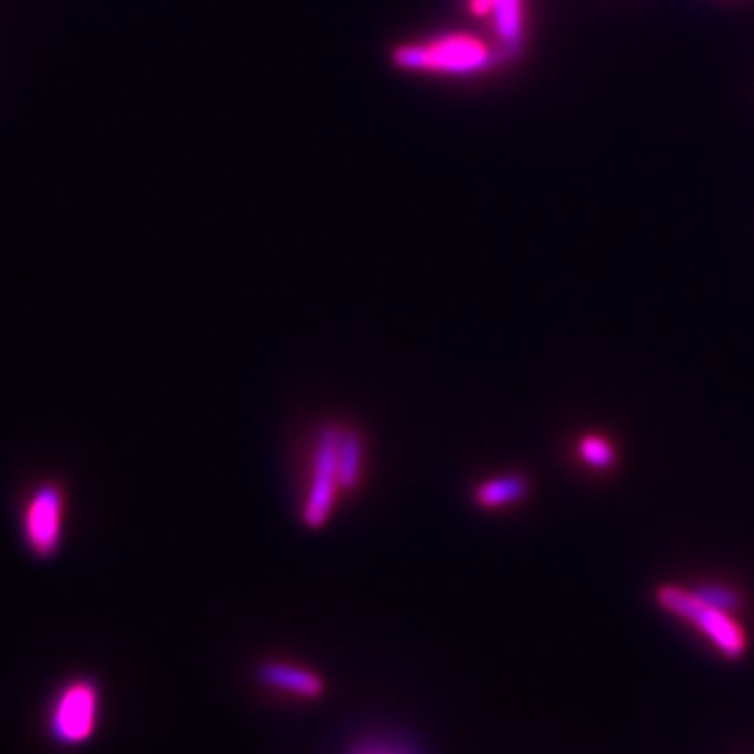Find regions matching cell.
Segmentation results:
<instances>
[{"label": "cell", "instance_id": "6da1fadb", "mask_svg": "<svg viewBox=\"0 0 754 754\" xmlns=\"http://www.w3.org/2000/svg\"><path fill=\"white\" fill-rule=\"evenodd\" d=\"M345 495L342 422H327L315 431L308 447L300 496L302 524L313 531L324 528Z\"/></svg>", "mask_w": 754, "mask_h": 754}, {"label": "cell", "instance_id": "7a4b0ae2", "mask_svg": "<svg viewBox=\"0 0 754 754\" xmlns=\"http://www.w3.org/2000/svg\"><path fill=\"white\" fill-rule=\"evenodd\" d=\"M656 602L668 614L696 626L723 656L740 658L746 652V631L733 619L732 610L711 602L698 589L667 582L656 589Z\"/></svg>", "mask_w": 754, "mask_h": 754}, {"label": "cell", "instance_id": "3957f363", "mask_svg": "<svg viewBox=\"0 0 754 754\" xmlns=\"http://www.w3.org/2000/svg\"><path fill=\"white\" fill-rule=\"evenodd\" d=\"M67 491L57 480H46L25 499L22 510V539L34 558L51 560L65 535Z\"/></svg>", "mask_w": 754, "mask_h": 754}, {"label": "cell", "instance_id": "277c9868", "mask_svg": "<svg viewBox=\"0 0 754 754\" xmlns=\"http://www.w3.org/2000/svg\"><path fill=\"white\" fill-rule=\"evenodd\" d=\"M99 714V690L92 681L80 679L69 684L51 717V732L64 744L85 742L95 730Z\"/></svg>", "mask_w": 754, "mask_h": 754}, {"label": "cell", "instance_id": "5b68a950", "mask_svg": "<svg viewBox=\"0 0 754 754\" xmlns=\"http://www.w3.org/2000/svg\"><path fill=\"white\" fill-rule=\"evenodd\" d=\"M396 59L409 67L476 69L489 64V48L476 39L452 36L424 48H401Z\"/></svg>", "mask_w": 754, "mask_h": 754}, {"label": "cell", "instance_id": "8992f818", "mask_svg": "<svg viewBox=\"0 0 754 754\" xmlns=\"http://www.w3.org/2000/svg\"><path fill=\"white\" fill-rule=\"evenodd\" d=\"M259 677L264 686L300 698H317L325 691L321 675L289 663H264L259 668Z\"/></svg>", "mask_w": 754, "mask_h": 754}, {"label": "cell", "instance_id": "52a82bcc", "mask_svg": "<svg viewBox=\"0 0 754 754\" xmlns=\"http://www.w3.org/2000/svg\"><path fill=\"white\" fill-rule=\"evenodd\" d=\"M528 493V480L520 474L489 478L476 487L474 503L482 510H503L516 505Z\"/></svg>", "mask_w": 754, "mask_h": 754}, {"label": "cell", "instance_id": "ba28073f", "mask_svg": "<svg viewBox=\"0 0 754 754\" xmlns=\"http://www.w3.org/2000/svg\"><path fill=\"white\" fill-rule=\"evenodd\" d=\"M577 452L589 468L595 470H608L616 463V451L602 434H584L577 445Z\"/></svg>", "mask_w": 754, "mask_h": 754}, {"label": "cell", "instance_id": "9c48e42d", "mask_svg": "<svg viewBox=\"0 0 754 754\" xmlns=\"http://www.w3.org/2000/svg\"><path fill=\"white\" fill-rule=\"evenodd\" d=\"M352 754H398L396 751H392L389 746H375V744H365L361 748H357Z\"/></svg>", "mask_w": 754, "mask_h": 754}, {"label": "cell", "instance_id": "30bf717a", "mask_svg": "<svg viewBox=\"0 0 754 754\" xmlns=\"http://www.w3.org/2000/svg\"><path fill=\"white\" fill-rule=\"evenodd\" d=\"M491 7H495V0H474L476 13H487Z\"/></svg>", "mask_w": 754, "mask_h": 754}]
</instances>
